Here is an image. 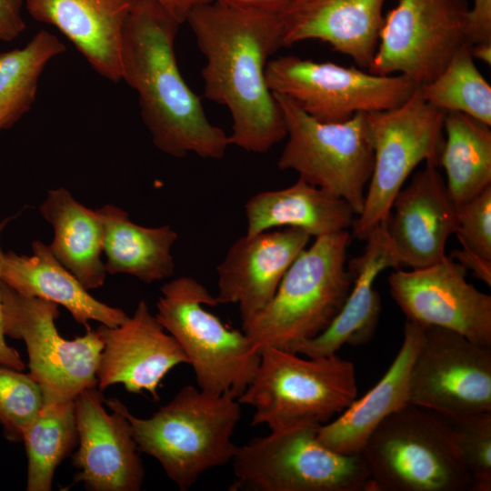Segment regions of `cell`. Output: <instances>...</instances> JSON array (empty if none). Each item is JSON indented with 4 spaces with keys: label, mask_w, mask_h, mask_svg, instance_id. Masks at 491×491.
<instances>
[{
    "label": "cell",
    "mask_w": 491,
    "mask_h": 491,
    "mask_svg": "<svg viewBox=\"0 0 491 491\" xmlns=\"http://www.w3.org/2000/svg\"><path fill=\"white\" fill-rule=\"evenodd\" d=\"M185 21L205 58L204 95L230 113L231 145L268 152L286 136L283 112L266 76L268 58L284 47L279 15L212 1L195 6Z\"/></svg>",
    "instance_id": "6da1fadb"
},
{
    "label": "cell",
    "mask_w": 491,
    "mask_h": 491,
    "mask_svg": "<svg viewBox=\"0 0 491 491\" xmlns=\"http://www.w3.org/2000/svg\"><path fill=\"white\" fill-rule=\"evenodd\" d=\"M179 25L159 5L137 0L124 29L121 80L136 91L143 122L160 151L221 159L229 135L208 120L180 72L175 53Z\"/></svg>",
    "instance_id": "7a4b0ae2"
},
{
    "label": "cell",
    "mask_w": 491,
    "mask_h": 491,
    "mask_svg": "<svg viewBox=\"0 0 491 491\" xmlns=\"http://www.w3.org/2000/svg\"><path fill=\"white\" fill-rule=\"evenodd\" d=\"M105 405L128 419L139 451L154 457L182 491L207 470L232 462L238 449L232 438L241 404L231 393L216 395L187 385L149 418L135 416L115 397Z\"/></svg>",
    "instance_id": "3957f363"
},
{
    "label": "cell",
    "mask_w": 491,
    "mask_h": 491,
    "mask_svg": "<svg viewBox=\"0 0 491 491\" xmlns=\"http://www.w3.org/2000/svg\"><path fill=\"white\" fill-rule=\"evenodd\" d=\"M348 230L316 237L294 260L270 302L242 321V331L259 352L274 347L293 352L326 330L353 286L346 266Z\"/></svg>",
    "instance_id": "277c9868"
},
{
    "label": "cell",
    "mask_w": 491,
    "mask_h": 491,
    "mask_svg": "<svg viewBox=\"0 0 491 491\" xmlns=\"http://www.w3.org/2000/svg\"><path fill=\"white\" fill-rule=\"evenodd\" d=\"M352 362L336 354L302 357L288 350L260 351L256 375L237 398L255 408L251 425L270 431L304 425L322 426L356 398Z\"/></svg>",
    "instance_id": "5b68a950"
},
{
    "label": "cell",
    "mask_w": 491,
    "mask_h": 491,
    "mask_svg": "<svg viewBox=\"0 0 491 491\" xmlns=\"http://www.w3.org/2000/svg\"><path fill=\"white\" fill-rule=\"evenodd\" d=\"M371 491H466L470 478L449 422L406 405L384 419L360 453Z\"/></svg>",
    "instance_id": "8992f818"
},
{
    "label": "cell",
    "mask_w": 491,
    "mask_h": 491,
    "mask_svg": "<svg viewBox=\"0 0 491 491\" xmlns=\"http://www.w3.org/2000/svg\"><path fill=\"white\" fill-rule=\"evenodd\" d=\"M218 305L196 279L180 276L161 287L155 316L185 354L200 389L238 398L256 375L260 352L242 330L205 307Z\"/></svg>",
    "instance_id": "52a82bcc"
},
{
    "label": "cell",
    "mask_w": 491,
    "mask_h": 491,
    "mask_svg": "<svg viewBox=\"0 0 491 491\" xmlns=\"http://www.w3.org/2000/svg\"><path fill=\"white\" fill-rule=\"evenodd\" d=\"M320 426L304 425L252 438L232 460L230 490L371 491L361 455L335 452L317 439Z\"/></svg>",
    "instance_id": "ba28073f"
},
{
    "label": "cell",
    "mask_w": 491,
    "mask_h": 491,
    "mask_svg": "<svg viewBox=\"0 0 491 491\" xmlns=\"http://www.w3.org/2000/svg\"><path fill=\"white\" fill-rule=\"evenodd\" d=\"M283 112L287 141L279 156L280 170L346 200L358 215L371 178L374 149L365 112L340 123L312 117L296 102L274 94Z\"/></svg>",
    "instance_id": "9c48e42d"
},
{
    "label": "cell",
    "mask_w": 491,
    "mask_h": 491,
    "mask_svg": "<svg viewBox=\"0 0 491 491\" xmlns=\"http://www.w3.org/2000/svg\"><path fill=\"white\" fill-rule=\"evenodd\" d=\"M446 112L428 103L418 88L402 105L366 113L374 165L353 235L366 240L386 220L397 193L423 161L440 166Z\"/></svg>",
    "instance_id": "30bf717a"
},
{
    "label": "cell",
    "mask_w": 491,
    "mask_h": 491,
    "mask_svg": "<svg viewBox=\"0 0 491 491\" xmlns=\"http://www.w3.org/2000/svg\"><path fill=\"white\" fill-rule=\"evenodd\" d=\"M5 336L23 340L28 354L29 375L45 399L69 400L84 389L96 386V370L103 342L96 330L64 338L55 320L58 305L18 294L0 282Z\"/></svg>",
    "instance_id": "8fae6325"
},
{
    "label": "cell",
    "mask_w": 491,
    "mask_h": 491,
    "mask_svg": "<svg viewBox=\"0 0 491 491\" xmlns=\"http://www.w3.org/2000/svg\"><path fill=\"white\" fill-rule=\"evenodd\" d=\"M266 76L273 94L290 98L324 123L345 122L359 112L396 107L417 87L401 75H378L296 55L269 60Z\"/></svg>",
    "instance_id": "7c38bea8"
},
{
    "label": "cell",
    "mask_w": 491,
    "mask_h": 491,
    "mask_svg": "<svg viewBox=\"0 0 491 491\" xmlns=\"http://www.w3.org/2000/svg\"><path fill=\"white\" fill-rule=\"evenodd\" d=\"M469 10L466 0H397L385 15L368 72L428 84L468 45Z\"/></svg>",
    "instance_id": "4fadbf2b"
},
{
    "label": "cell",
    "mask_w": 491,
    "mask_h": 491,
    "mask_svg": "<svg viewBox=\"0 0 491 491\" xmlns=\"http://www.w3.org/2000/svg\"><path fill=\"white\" fill-rule=\"evenodd\" d=\"M408 404L448 421L491 412V347L424 326L410 371Z\"/></svg>",
    "instance_id": "5bb4252c"
},
{
    "label": "cell",
    "mask_w": 491,
    "mask_h": 491,
    "mask_svg": "<svg viewBox=\"0 0 491 491\" xmlns=\"http://www.w3.org/2000/svg\"><path fill=\"white\" fill-rule=\"evenodd\" d=\"M466 273L446 256L425 267L397 268L388 284L406 320L448 329L491 347V296L468 283Z\"/></svg>",
    "instance_id": "9a60e30c"
},
{
    "label": "cell",
    "mask_w": 491,
    "mask_h": 491,
    "mask_svg": "<svg viewBox=\"0 0 491 491\" xmlns=\"http://www.w3.org/2000/svg\"><path fill=\"white\" fill-rule=\"evenodd\" d=\"M97 386L74 399L79 447L73 456L75 483L90 491H137L145 477L143 462L128 419L119 411L108 414Z\"/></svg>",
    "instance_id": "2e32d148"
},
{
    "label": "cell",
    "mask_w": 491,
    "mask_h": 491,
    "mask_svg": "<svg viewBox=\"0 0 491 491\" xmlns=\"http://www.w3.org/2000/svg\"><path fill=\"white\" fill-rule=\"evenodd\" d=\"M96 332L103 342L96 370V386L101 391L122 384L130 393L146 391L157 401L159 385L168 372L189 364L144 300L124 323L114 327L101 324Z\"/></svg>",
    "instance_id": "e0dca14e"
},
{
    "label": "cell",
    "mask_w": 491,
    "mask_h": 491,
    "mask_svg": "<svg viewBox=\"0 0 491 491\" xmlns=\"http://www.w3.org/2000/svg\"><path fill=\"white\" fill-rule=\"evenodd\" d=\"M310 237L301 229L285 227L237 238L216 267L218 304L237 305L242 321L260 312Z\"/></svg>",
    "instance_id": "ac0fdd59"
},
{
    "label": "cell",
    "mask_w": 491,
    "mask_h": 491,
    "mask_svg": "<svg viewBox=\"0 0 491 491\" xmlns=\"http://www.w3.org/2000/svg\"><path fill=\"white\" fill-rule=\"evenodd\" d=\"M386 227L400 268L425 267L446 256V241L456 228V205L438 166L426 164L400 189Z\"/></svg>",
    "instance_id": "d6986e66"
},
{
    "label": "cell",
    "mask_w": 491,
    "mask_h": 491,
    "mask_svg": "<svg viewBox=\"0 0 491 491\" xmlns=\"http://www.w3.org/2000/svg\"><path fill=\"white\" fill-rule=\"evenodd\" d=\"M386 0H290L278 15L284 47L320 40L368 69L377 48Z\"/></svg>",
    "instance_id": "ffe728a7"
},
{
    "label": "cell",
    "mask_w": 491,
    "mask_h": 491,
    "mask_svg": "<svg viewBox=\"0 0 491 491\" xmlns=\"http://www.w3.org/2000/svg\"><path fill=\"white\" fill-rule=\"evenodd\" d=\"M363 253L351 259L348 269L354 280L341 310L317 336L297 345L293 352L307 357L336 354L344 345L359 346L373 337L381 311L376 278L387 268H400L387 233L386 219L366 238Z\"/></svg>",
    "instance_id": "44dd1931"
},
{
    "label": "cell",
    "mask_w": 491,
    "mask_h": 491,
    "mask_svg": "<svg viewBox=\"0 0 491 491\" xmlns=\"http://www.w3.org/2000/svg\"><path fill=\"white\" fill-rule=\"evenodd\" d=\"M137 0H25L31 17L56 27L101 76L121 80V47Z\"/></svg>",
    "instance_id": "7402d4cb"
},
{
    "label": "cell",
    "mask_w": 491,
    "mask_h": 491,
    "mask_svg": "<svg viewBox=\"0 0 491 491\" xmlns=\"http://www.w3.org/2000/svg\"><path fill=\"white\" fill-rule=\"evenodd\" d=\"M423 333V325L406 320L402 345L386 374L333 421L320 426L317 432L320 443L339 454H358L384 419L409 405L410 371Z\"/></svg>",
    "instance_id": "603a6c76"
},
{
    "label": "cell",
    "mask_w": 491,
    "mask_h": 491,
    "mask_svg": "<svg viewBox=\"0 0 491 491\" xmlns=\"http://www.w3.org/2000/svg\"><path fill=\"white\" fill-rule=\"evenodd\" d=\"M32 256L3 253L0 280L20 295L51 301L65 307L85 326L94 320L114 327L128 316L93 297L77 278L53 255L49 246L35 240Z\"/></svg>",
    "instance_id": "cb8c5ba5"
},
{
    "label": "cell",
    "mask_w": 491,
    "mask_h": 491,
    "mask_svg": "<svg viewBox=\"0 0 491 491\" xmlns=\"http://www.w3.org/2000/svg\"><path fill=\"white\" fill-rule=\"evenodd\" d=\"M245 213L246 235L293 227L315 237L347 230L356 216L346 200L300 178L287 187L252 195Z\"/></svg>",
    "instance_id": "d4e9b609"
},
{
    "label": "cell",
    "mask_w": 491,
    "mask_h": 491,
    "mask_svg": "<svg viewBox=\"0 0 491 491\" xmlns=\"http://www.w3.org/2000/svg\"><path fill=\"white\" fill-rule=\"evenodd\" d=\"M51 224L53 255L86 290L102 286L106 277L103 252L104 229L96 212L77 202L64 187L49 190L39 208Z\"/></svg>",
    "instance_id": "484cf974"
},
{
    "label": "cell",
    "mask_w": 491,
    "mask_h": 491,
    "mask_svg": "<svg viewBox=\"0 0 491 491\" xmlns=\"http://www.w3.org/2000/svg\"><path fill=\"white\" fill-rule=\"evenodd\" d=\"M95 210L103 224L107 274H127L146 284L174 275L171 250L177 234L170 225H137L131 221L126 211L114 205Z\"/></svg>",
    "instance_id": "4316f807"
},
{
    "label": "cell",
    "mask_w": 491,
    "mask_h": 491,
    "mask_svg": "<svg viewBox=\"0 0 491 491\" xmlns=\"http://www.w3.org/2000/svg\"><path fill=\"white\" fill-rule=\"evenodd\" d=\"M490 126L460 112H446L440 165L456 205L491 186Z\"/></svg>",
    "instance_id": "83f0119b"
},
{
    "label": "cell",
    "mask_w": 491,
    "mask_h": 491,
    "mask_svg": "<svg viewBox=\"0 0 491 491\" xmlns=\"http://www.w3.org/2000/svg\"><path fill=\"white\" fill-rule=\"evenodd\" d=\"M35 417L25 427L27 491H49L59 464L78 441L74 399H45Z\"/></svg>",
    "instance_id": "f1b7e54d"
},
{
    "label": "cell",
    "mask_w": 491,
    "mask_h": 491,
    "mask_svg": "<svg viewBox=\"0 0 491 491\" xmlns=\"http://www.w3.org/2000/svg\"><path fill=\"white\" fill-rule=\"evenodd\" d=\"M65 51V45L43 29L25 46L0 54V132L30 110L45 65Z\"/></svg>",
    "instance_id": "f546056e"
},
{
    "label": "cell",
    "mask_w": 491,
    "mask_h": 491,
    "mask_svg": "<svg viewBox=\"0 0 491 491\" xmlns=\"http://www.w3.org/2000/svg\"><path fill=\"white\" fill-rule=\"evenodd\" d=\"M418 88L436 107L491 125V86L477 69L469 45L461 46L434 80Z\"/></svg>",
    "instance_id": "4dcf8cb0"
},
{
    "label": "cell",
    "mask_w": 491,
    "mask_h": 491,
    "mask_svg": "<svg viewBox=\"0 0 491 491\" xmlns=\"http://www.w3.org/2000/svg\"><path fill=\"white\" fill-rule=\"evenodd\" d=\"M43 400L41 387L29 374L0 365V425L9 441H22Z\"/></svg>",
    "instance_id": "1f68e13d"
},
{
    "label": "cell",
    "mask_w": 491,
    "mask_h": 491,
    "mask_svg": "<svg viewBox=\"0 0 491 491\" xmlns=\"http://www.w3.org/2000/svg\"><path fill=\"white\" fill-rule=\"evenodd\" d=\"M448 421V420H447ZM471 490H491V412L448 421Z\"/></svg>",
    "instance_id": "d6a6232c"
},
{
    "label": "cell",
    "mask_w": 491,
    "mask_h": 491,
    "mask_svg": "<svg viewBox=\"0 0 491 491\" xmlns=\"http://www.w3.org/2000/svg\"><path fill=\"white\" fill-rule=\"evenodd\" d=\"M455 234L462 247L491 260V186L456 205Z\"/></svg>",
    "instance_id": "836d02e7"
},
{
    "label": "cell",
    "mask_w": 491,
    "mask_h": 491,
    "mask_svg": "<svg viewBox=\"0 0 491 491\" xmlns=\"http://www.w3.org/2000/svg\"><path fill=\"white\" fill-rule=\"evenodd\" d=\"M491 43V0H474L469 10L467 44Z\"/></svg>",
    "instance_id": "e575fe53"
},
{
    "label": "cell",
    "mask_w": 491,
    "mask_h": 491,
    "mask_svg": "<svg viewBox=\"0 0 491 491\" xmlns=\"http://www.w3.org/2000/svg\"><path fill=\"white\" fill-rule=\"evenodd\" d=\"M23 0H0V40L11 42L25 30L21 15Z\"/></svg>",
    "instance_id": "d590c367"
},
{
    "label": "cell",
    "mask_w": 491,
    "mask_h": 491,
    "mask_svg": "<svg viewBox=\"0 0 491 491\" xmlns=\"http://www.w3.org/2000/svg\"><path fill=\"white\" fill-rule=\"evenodd\" d=\"M450 257L461 264L466 270L489 286H491V260H487L474 252L462 247L451 252Z\"/></svg>",
    "instance_id": "8d00e7d4"
},
{
    "label": "cell",
    "mask_w": 491,
    "mask_h": 491,
    "mask_svg": "<svg viewBox=\"0 0 491 491\" xmlns=\"http://www.w3.org/2000/svg\"><path fill=\"white\" fill-rule=\"evenodd\" d=\"M11 220L10 217H6L0 221V264L3 256V250L1 247V236L2 234ZM1 282V280H0ZM0 365L23 371L25 368V364L22 360L19 353L15 348L9 346L5 340V335L3 326V314H2V303H1V294H0Z\"/></svg>",
    "instance_id": "74e56055"
},
{
    "label": "cell",
    "mask_w": 491,
    "mask_h": 491,
    "mask_svg": "<svg viewBox=\"0 0 491 491\" xmlns=\"http://www.w3.org/2000/svg\"><path fill=\"white\" fill-rule=\"evenodd\" d=\"M219 5L242 9H253L279 15L290 0H211Z\"/></svg>",
    "instance_id": "f35d334b"
},
{
    "label": "cell",
    "mask_w": 491,
    "mask_h": 491,
    "mask_svg": "<svg viewBox=\"0 0 491 491\" xmlns=\"http://www.w3.org/2000/svg\"><path fill=\"white\" fill-rule=\"evenodd\" d=\"M168 13H170L180 24L186 20L189 12L196 5L212 2L211 0H149Z\"/></svg>",
    "instance_id": "ab89813d"
},
{
    "label": "cell",
    "mask_w": 491,
    "mask_h": 491,
    "mask_svg": "<svg viewBox=\"0 0 491 491\" xmlns=\"http://www.w3.org/2000/svg\"><path fill=\"white\" fill-rule=\"evenodd\" d=\"M470 53L473 58H476L486 64H491V43H479L470 45Z\"/></svg>",
    "instance_id": "60d3db41"
}]
</instances>
